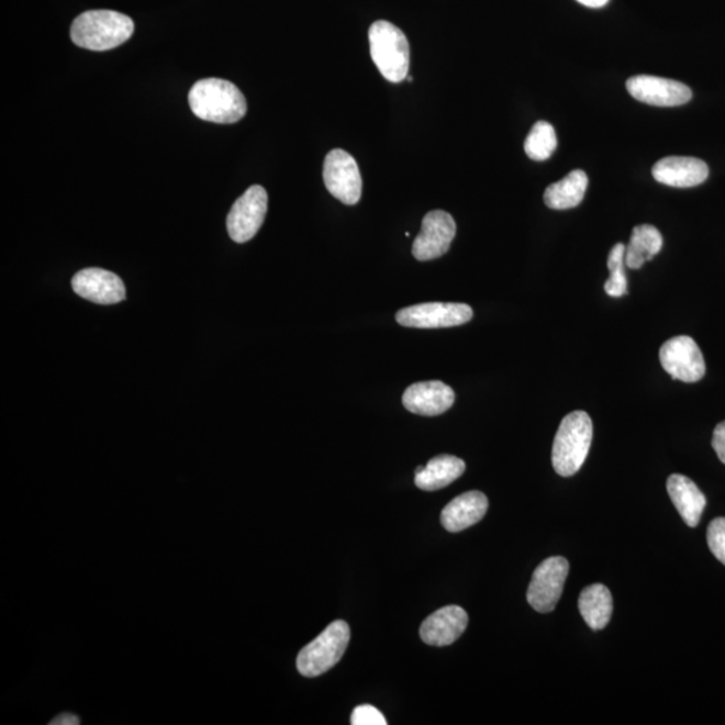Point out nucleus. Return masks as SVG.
<instances>
[{"mask_svg":"<svg viewBox=\"0 0 725 725\" xmlns=\"http://www.w3.org/2000/svg\"><path fill=\"white\" fill-rule=\"evenodd\" d=\"M350 639L347 622L335 621L308 644L298 657L299 672L304 677H317L342 660Z\"/></svg>","mask_w":725,"mask_h":725,"instance_id":"nucleus-5","label":"nucleus"},{"mask_svg":"<svg viewBox=\"0 0 725 725\" xmlns=\"http://www.w3.org/2000/svg\"><path fill=\"white\" fill-rule=\"evenodd\" d=\"M135 32L129 15L112 10H92L78 15L71 24V41L92 52H107L123 45Z\"/></svg>","mask_w":725,"mask_h":725,"instance_id":"nucleus-2","label":"nucleus"},{"mask_svg":"<svg viewBox=\"0 0 725 725\" xmlns=\"http://www.w3.org/2000/svg\"><path fill=\"white\" fill-rule=\"evenodd\" d=\"M625 254L626 246L624 244H616L609 254L607 266L610 277L606 283H604V292L610 298H622V295L627 293Z\"/></svg>","mask_w":725,"mask_h":725,"instance_id":"nucleus-24","label":"nucleus"},{"mask_svg":"<svg viewBox=\"0 0 725 725\" xmlns=\"http://www.w3.org/2000/svg\"><path fill=\"white\" fill-rule=\"evenodd\" d=\"M570 565L561 556H553L536 568L529 583L527 600L537 613H551L564 594Z\"/></svg>","mask_w":725,"mask_h":725,"instance_id":"nucleus-7","label":"nucleus"},{"mask_svg":"<svg viewBox=\"0 0 725 725\" xmlns=\"http://www.w3.org/2000/svg\"><path fill=\"white\" fill-rule=\"evenodd\" d=\"M71 287L80 298L96 304L112 305L125 300L124 282L118 275L99 268L78 271Z\"/></svg>","mask_w":725,"mask_h":725,"instance_id":"nucleus-13","label":"nucleus"},{"mask_svg":"<svg viewBox=\"0 0 725 725\" xmlns=\"http://www.w3.org/2000/svg\"><path fill=\"white\" fill-rule=\"evenodd\" d=\"M189 104L197 118L215 124H234L245 118V96L234 83L221 78H204L190 90Z\"/></svg>","mask_w":725,"mask_h":725,"instance_id":"nucleus-1","label":"nucleus"},{"mask_svg":"<svg viewBox=\"0 0 725 725\" xmlns=\"http://www.w3.org/2000/svg\"><path fill=\"white\" fill-rule=\"evenodd\" d=\"M455 391L451 387L432 380V382L414 383L404 391L402 402L410 413L423 416H435L446 413L455 403Z\"/></svg>","mask_w":725,"mask_h":725,"instance_id":"nucleus-15","label":"nucleus"},{"mask_svg":"<svg viewBox=\"0 0 725 725\" xmlns=\"http://www.w3.org/2000/svg\"><path fill=\"white\" fill-rule=\"evenodd\" d=\"M651 174L658 183L676 189H689L704 183L709 179L710 168L696 157L669 156L657 161Z\"/></svg>","mask_w":725,"mask_h":725,"instance_id":"nucleus-14","label":"nucleus"},{"mask_svg":"<svg viewBox=\"0 0 725 725\" xmlns=\"http://www.w3.org/2000/svg\"><path fill=\"white\" fill-rule=\"evenodd\" d=\"M578 607L592 631H602L613 615V596L606 585L591 584L579 596Z\"/></svg>","mask_w":725,"mask_h":725,"instance_id":"nucleus-21","label":"nucleus"},{"mask_svg":"<svg viewBox=\"0 0 725 725\" xmlns=\"http://www.w3.org/2000/svg\"><path fill=\"white\" fill-rule=\"evenodd\" d=\"M469 616L462 607L451 604L427 616L421 626L423 643L431 646H447L456 643L467 631Z\"/></svg>","mask_w":725,"mask_h":725,"instance_id":"nucleus-16","label":"nucleus"},{"mask_svg":"<svg viewBox=\"0 0 725 725\" xmlns=\"http://www.w3.org/2000/svg\"><path fill=\"white\" fill-rule=\"evenodd\" d=\"M706 542L711 553L725 566V517H717L710 524Z\"/></svg>","mask_w":725,"mask_h":725,"instance_id":"nucleus-25","label":"nucleus"},{"mask_svg":"<svg viewBox=\"0 0 725 725\" xmlns=\"http://www.w3.org/2000/svg\"><path fill=\"white\" fill-rule=\"evenodd\" d=\"M373 64L387 81L402 82L409 76L410 46L406 35L395 24L378 21L368 33Z\"/></svg>","mask_w":725,"mask_h":725,"instance_id":"nucleus-4","label":"nucleus"},{"mask_svg":"<svg viewBox=\"0 0 725 725\" xmlns=\"http://www.w3.org/2000/svg\"><path fill=\"white\" fill-rule=\"evenodd\" d=\"M558 147L555 129L547 121H537L525 138L524 150L532 160L549 159Z\"/></svg>","mask_w":725,"mask_h":725,"instance_id":"nucleus-23","label":"nucleus"},{"mask_svg":"<svg viewBox=\"0 0 725 725\" xmlns=\"http://www.w3.org/2000/svg\"><path fill=\"white\" fill-rule=\"evenodd\" d=\"M323 178L326 190L344 204L360 201L362 180L358 163L346 150L334 149L325 157Z\"/></svg>","mask_w":725,"mask_h":725,"instance_id":"nucleus-9","label":"nucleus"},{"mask_svg":"<svg viewBox=\"0 0 725 725\" xmlns=\"http://www.w3.org/2000/svg\"><path fill=\"white\" fill-rule=\"evenodd\" d=\"M487 495L479 491L459 494L451 500L440 513V523L449 532H461L471 527L486 516L488 511Z\"/></svg>","mask_w":725,"mask_h":725,"instance_id":"nucleus-17","label":"nucleus"},{"mask_svg":"<svg viewBox=\"0 0 725 725\" xmlns=\"http://www.w3.org/2000/svg\"><path fill=\"white\" fill-rule=\"evenodd\" d=\"M662 235L655 226L639 225L633 228L631 242L626 246L627 268L639 269L661 252Z\"/></svg>","mask_w":725,"mask_h":725,"instance_id":"nucleus-22","label":"nucleus"},{"mask_svg":"<svg viewBox=\"0 0 725 725\" xmlns=\"http://www.w3.org/2000/svg\"><path fill=\"white\" fill-rule=\"evenodd\" d=\"M712 447L715 449L718 459L725 464V421L718 423L713 432Z\"/></svg>","mask_w":725,"mask_h":725,"instance_id":"nucleus-27","label":"nucleus"},{"mask_svg":"<svg viewBox=\"0 0 725 725\" xmlns=\"http://www.w3.org/2000/svg\"><path fill=\"white\" fill-rule=\"evenodd\" d=\"M578 3L585 5L590 9H601L606 5L610 0H577Z\"/></svg>","mask_w":725,"mask_h":725,"instance_id":"nucleus-29","label":"nucleus"},{"mask_svg":"<svg viewBox=\"0 0 725 725\" xmlns=\"http://www.w3.org/2000/svg\"><path fill=\"white\" fill-rule=\"evenodd\" d=\"M467 465L461 458L440 455L428 461L419 473H415V486L422 491H439L464 475Z\"/></svg>","mask_w":725,"mask_h":725,"instance_id":"nucleus-19","label":"nucleus"},{"mask_svg":"<svg viewBox=\"0 0 725 725\" xmlns=\"http://www.w3.org/2000/svg\"><path fill=\"white\" fill-rule=\"evenodd\" d=\"M473 317V310L461 302H425L403 308L397 313V322L408 328H450L467 324Z\"/></svg>","mask_w":725,"mask_h":725,"instance_id":"nucleus-6","label":"nucleus"},{"mask_svg":"<svg viewBox=\"0 0 725 725\" xmlns=\"http://www.w3.org/2000/svg\"><path fill=\"white\" fill-rule=\"evenodd\" d=\"M456 222L446 211L434 210L422 221V228L413 245V256L419 261H432L450 249L456 237Z\"/></svg>","mask_w":725,"mask_h":725,"instance_id":"nucleus-11","label":"nucleus"},{"mask_svg":"<svg viewBox=\"0 0 725 725\" xmlns=\"http://www.w3.org/2000/svg\"><path fill=\"white\" fill-rule=\"evenodd\" d=\"M592 443V421L584 411L565 416L555 435L553 465L556 473L570 477L578 473L589 456Z\"/></svg>","mask_w":725,"mask_h":725,"instance_id":"nucleus-3","label":"nucleus"},{"mask_svg":"<svg viewBox=\"0 0 725 725\" xmlns=\"http://www.w3.org/2000/svg\"><path fill=\"white\" fill-rule=\"evenodd\" d=\"M589 178L582 169H576L544 191V203L553 210H568L582 203L588 191Z\"/></svg>","mask_w":725,"mask_h":725,"instance_id":"nucleus-20","label":"nucleus"},{"mask_svg":"<svg viewBox=\"0 0 725 725\" xmlns=\"http://www.w3.org/2000/svg\"><path fill=\"white\" fill-rule=\"evenodd\" d=\"M668 493L677 511L689 527H698L706 506V499L696 483L682 475H672L668 479Z\"/></svg>","mask_w":725,"mask_h":725,"instance_id":"nucleus-18","label":"nucleus"},{"mask_svg":"<svg viewBox=\"0 0 725 725\" xmlns=\"http://www.w3.org/2000/svg\"><path fill=\"white\" fill-rule=\"evenodd\" d=\"M350 724L353 725H386L387 721L383 713L375 709L372 705H359L350 716Z\"/></svg>","mask_w":725,"mask_h":725,"instance_id":"nucleus-26","label":"nucleus"},{"mask_svg":"<svg viewBox=\"0 0 725 725\" xmlns=\"http://www.w3.org/2000/svg\"><path fill=\"white\" fill-rule=\"evenodd\" d=\"M268 211V192L261 186H252L237 199L227 215L230 238L237 244H245L256 237Z\"/></svg>","mask_w":725,"mask_h":725,"instance_id":"nucleus-8","label":"nucleus"},{"mask_svg":"<svg viewBox=\"0 0 725 725\" xmlns=\"http://www.w3.org/2000/svg\"><path fill=\"white\" fill-rule=\"evenodd\" d=\"M627 92L634 99L655 107H680L692 99V90L685 83L656 76L628 78Z\"/></svg>","mask_w":725,"mask_h":725,"instance_id":"nucleus-12","label":"nucleus"},{"mask_svg":"<svg viewBox=\"0 0 725 725\" xmlns=\"http://www.w3.org/2000/svg\"><path fill=\"white\" fill-rule=\"evenodd\" d=\"M660 361L663 370L681 382H699L705 375L704 356L696 342L689 336H677L665 342Z\"/></svg>","mask_w":725,"mask_h":725,"instance_id":"nucleus-10","label":"nucleus"},{"mask_svg":"<svg viewBox=\"0 0 725 725\" xmlns=\"http://www.w3.org/2000/svg\"><path fill=\"white\" fill-rule=\"evenodd\" d=\"M52 725H77L80 724V718H78L75 715H70V713H64V715H60L51 723Z\"/></svg>","mask_w":725,"mask_h":725,"instance_id":"nucleus-28","label":"nucleus"}]
</instances>
